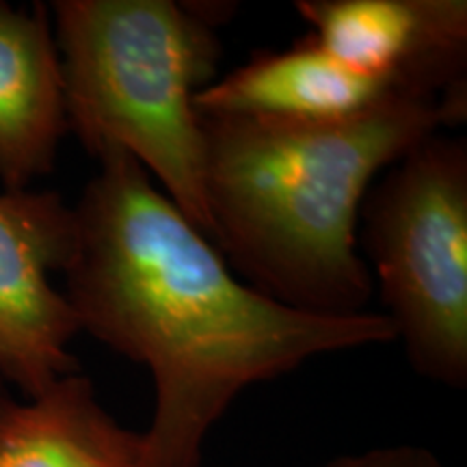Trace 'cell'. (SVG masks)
I'll use <instances>...</instances> for the list:
<instances>
[{
	"label": "cell",
	"mask_w": 467,
	"mask_h": 467,
	"mask_svg": "<svg viewBox=\"0 0 467 467\" xmlns=\"http://www.w3.org/2000/svg\"><path fill=\"white\" fill-rule=\"evenodd\" d=\"M96 161L74 206L63 295L80 331L150 368L156 405L143 467H202L210 431L249 385L396 340L385 314L317 317L251 288L130 154Z\"/></svg>",
	"instance_id": "1"
},
{
	"label": "cell",
	"mask_w": 467,
	"mask_h": 467,
	"mask_svg": "<svg viewBox=\"0 0 467 467\" xmlns=\"http://www.w3.org/2000/svg\"><path fill=\"white\" fill-rule=\"evenodd\" d=\"M465 117L467 91L394 96L337 121L200 113L213 244L285 307L366 314L375 282L358 249L364 197L405 151Z\"/></svg>",
	"instance_id": "2"
},
{
	"label": "cell",
	"mask_w": 467,
	"mask_h": 467,
	"mask_svg": "<svg viewBox=\"0 0 467 467\" xmlns=\"http://www.w3.org/2000/svg\"><path fill=\"white\" fill-rule=\"evenodd\" d=\"M217 3L57 0L50 14L67 130L87 154L119 150L213 243L195 96L214 80Z\"/></svg>",
	"instance_id": "3"
},
{
	"label": "cell",
	"mask_w": 467,
	"mask_h": 467,
	"mask_svg": "<svg viewBox=\"0 0 467 467\" xmlns=\"http://www.w3.org/2000/svg\"><path fill=\"white\" fill-rule=\"evenodd\" d=\"M361 249L396 340L429 381L467 385V139L435 132L375 180Z\"/></svg>",
	"instance_id": "4"
},
{
	"label": "cell",
	"mask_w": 467,
	"mask_h": 467,
	"mask_svg": "<svg viewBox=\"0 0 467 467\" xmlns=\"http://www.w3.org/2000/svg\"><path fill=\"white\" fill-rule=\"evenodd\" d=\"M74 243V208L58 192H0V381L25 396L80 370L69 348L78 320L52 284Z\"/></svg>",
	"instance_id": "5"
},
{
	"label": "cell",
	"mask_w": 467,
	"mask_h": 467,
	"mask_svg": "<svg viewBox=\"0 0 467 467\" xmlns=\"http://www.w3.org/2000/svg\"><path fill=\"white\" fill-rule=\"evenodd\" d=\"M309 37L409 96L467 91L465 0H299Z\"/></svg>",
	"instance_id": "6"
},
{
	"label": "cell",
	"mask_w": 467,
	"mask_h": 467,
	"mask_svg": "<svg viewBox=\"0 0 467 467\" xmlns=\"http://www.w3.org/2000/svg\"><path fill=\"white\" fill-rule=\"evenodd\" d=\"M67 132L61 58L44 5L0 3V180L28 191L55 169Z\"/></svg>",
	"instance_id": "7"
},
{
	"label": "cell",
	"mask_w": 467,
	"mask_h": 467,
	"mask_svg": "<svg viewBox=\"0 0 467 467\" xmlns=\"http://www.w3.org/2000/svg\"><path fill=\"white\" fill-rule=\"evenodd\" d=\"M394 96L409 93L347 67L306 35L288 50L265 52L223 78H214L195 96V109L202 115L337 121Z\"/></svg>",
	"instance_id": "8"
},
{
	"label": "cell",
	"mask_w": 467,
	"mask_h": 467,
	"mask_svg": "<svg viewBox=\"0 0 467 467\" xmlns=\"http://www.w3.org/2000/svg\"><path fill=\"white\" fill-rule=\"evenodd\" d=\"M0 467H143V433L117 422L78 370L0 400Z\"/></svg>",
	"instance_id": "9"
},
{
	"label": "cell",
	"mask_w": 467,
	"mask_h": 467,
	"mask_svg": "<svg viewBox=\"0 0 467 467\" xmlns=\"http://www.w3.org/2000/svg\"><path fill=\"white\" fill-rule=\"evenodd\" d=\"M314 467H446L429 448L418 443H394V446L370 448L366 452L342 454Z\"/></svg>",
	"instance_id": "10"
},
{
	"label": "cell",
	"mask_w": 467,
	"mask_h": 467,
	"mask_svg": "<svg viewBox=\"0 0 467 467\" xmlns=\"http://www.w3.org/2000/svg\"><path fill=\"white\" fill-rule=\"evenodd\" d=\"M5 399V392H3V381H0V400Z\"/></svg>",
	"instance_id": "11"
}]
</instances>
